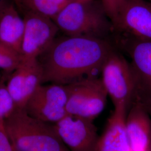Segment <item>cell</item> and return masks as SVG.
I'll list each match as a JSON object with an SVG mask.
<instances>
[{
  "instance_id": "obj_1",
  "label": "cell",
  "mask_w": 151,
  "mask_h": 151,
  "mask_svg": "<svg viewBox=\"0 0 151 151\" xmlns=\"http://www.w3.org/2000/svg\"><path fill=\"white\" fill-rule=\"evenodd\" d=\"M114 48L108 39L66 35L56 38L38 58L42 83L67 85L95 76Z\"/></svg>"
},
{
  "instance_id": "obj_2",
  "label": "cell",
  "mask_w": 151,
  "mask_h": 151,
  "mask_svg": "<svg viewBox=\"0 0 151 151\" xmlns=\"http://www.w3.org/2000/svg\"><path fill=\"white\" fill-rule=\"evenodd\" d=\"M4 128L15 151H69L54 124L32 117L24 109L16 108Z\"/></svg>"
},
{
  "instance_id": "obj_3",
  "label": "cell",
  "mask_w": 151,
  "mask_h": 151,
  "mask_svg": "<svg viewBox=\"0 0 151 151\" xmlns=\"http://www.w3.org/2000/svg\"><path fill=\"white\" fill-rule=\"evenodd\" d=\"M53 20L66 36L108 39L114 33L101 0H72Z\"/></svg>"
},
{
  "instance_id": "obj_4",
  "label": "cell",
  "mask_w": 151,
  "mask_h": 151,
  "mask_svg": "<svg viewBox=\"0 0 151 151\" xmlns=\"http://www.w3.org/2000/svg\"><path fill=\"white\" fill-rule=\"evenodd\" d=\"M115 42L129 55L135 86V101L151 104V41L116 33Z\"/></svg>"
},
{
  "instance_id": "obj_5",
  "label": "cell",
  "mask_w": 151,
  "mask_h": 151,
  "mask_svg": "<svg viewBox=\"0 0 151 151\" xmlns=\"http://www.w3.org/2000/svg\"><path fill=\"white\" fill-rule=\"evenodd\" d=\"M101 80L114 107L123 105L128 111L135 101V82L129 62L115 48L103 64Z\"/></svg>"
},
{
  "instance_id": "obj_6",
  "label": "cell",
  "mask_w": 151,
  "mask_h": 151,
  "mask_svg": "<svg viewBox=\"0 0 151 151\" xmlns=\"http://www.w3.org/2000/svg\"><path fill=\"white\" fill-rule=\"evenodd\" d=\"M68 115L93 120L106 106L108 92L101 79L96 76L81 78L66 85Z\"/></svg>"
},
{
  "instance_id": "obj_7",
  "label": "cell",
  "mask_w": 151,
  "mask_h": 151,
  "mask_svg": "<svg viewBox=\"0 0 151 151\" xmlns=\"http://www.w3.org/2000/svg\"><path fill=\"white\" fill-rule=\"evenodd\" d=\"M67 98L66 85L42 83L29 98L24 109L35 118L55 124L67 115Z\"/></svg>"
},
{
  "instance_id": "obj_8",
  "label": "cell",
  "mask_w": 151,
  "mask_h": 151,
  "mask_svg": "<svg viewBox=\"0 0 151 151\" xmlns=\"http://www.w3.org/2000/svg\"><path fill=\"white\" fill-rule=\"evenodd\" d=\"M22 58H38L48 48L60 31L53 20L32 12H25Z\"/></svg>"
},
{
  "instance_id": "obj_9",
  "label": "cell",
  "mask_w": 151,
  "mask_h": 151,
  "mask_svg": "<svg viewBox=\"0 0 151 151\" xmlns=\"http://www.w3.org/2000/svg\"><path fill=\"white\" fill-rule=\"evenodd\" d=\"M54 126L69 151H96L100 136L93 120L67 115Z\"/></svg>"
},
{
  "instance_id": "obj_10",
  "label": "cell",
  "mask_w": 151,
  "mask_h": 151,
  "mask_svg": "<svg viewBox=\"0 0 151 151\" xmlns=\"http://www.w3.org/2000/svg\"><path fill=\"white\" fill-rule=\"evenodd\" d=\"M114 32L151 41V2L126 0L114 26Z\"/></svg>"
},
{
  "instance_id": "obj_11",
  "label": "cell",
  "mask_w": 151,
  "mask_h": 151,
  "mask_svg": "<svg viewBox=\"0 0 151 151\" xmlns=\"http://www.w3.org/2000/svg\"><path fill=\"white\" fill-rule=\"evenodd\" d=\"M43 72L38 58H22L11 72L6 85L16 108L24 109L27 101L42 83Z\"/></svg>"
},
{
  "instance_id": "obj_12",
  "label": "cell",
  "mask_w": 151,
  "mask_h": 151,
  "mask_svg": "<svg viewBox=\"0 0 151 151\" xmlns=\"http://www.w3.org/2000/svg\"><path fill=\"white\" fill-rule=\"evenodd\" d=\"M125 125L131 151H151V117L142 104H133Z\"/></svg>"
},
{
  "instance_id": "obj_13",
  "label": "cell",
  "mask_w": 151,
  "mask_h": 151,
  "mask_svg": "<svg viewBox=\"0 0 151 151\" xmlns=\"http://www.w3.org/2000/svg\"><path fill=\"white\" fill-rule=\"evenodd\" d=\"M127 113L125 105L114 107L105 129L100 136L96 151H131L125 125Z\"/></svg>"
},
{
  "instance_id": "obj_14",
  "label": "cell",
  "mask_w": 151,
  "mask_h": 151,
  "mask_svg": "<svg viewBox=\"0 0 151 151\" xmlns=\"http://www.w3.org/2000/svg\"><path fill=\"white\" fill-rule=\"evenodd\" d=\"M24 30V18L14 6L7 5L0 15V42L22 54Z\"/></svg>"
},
{
  "instance_id": "obj_15",
  "label": "cell",
  "mask_w": 151,
  "mask_h": 151,
  "mask_svg": "<svg viewBox=\"0 0 151 151\" xmlns=\"http://www.w3.org/2000/svg\"><path fill=\"white\" fill-rule=\"evenodd\" d=\"M72 0H17L24 12H32L53 20Z\"/></svg>"
},
{
  "instance_id": "obj_16",
  "label": "cell",
  "mask_w": 151,
  "mask_h": 151,
  "mask_svg": "<svg viewBox=\"0 0 151 151\" xmlns=\"http://www.w3.org/2000/svg\"><path fill=\"white\" fill-rule=\"evenodd\" d=\"M22 60L21 54L0 42V69L11 73Z\"/></svg>"
},
{
  "instance_id": "obj_17",
  "label": "cell",
  "mask_w": 151,
  "mask_h": 151,
  "mask_svg": "<svg viewBox=\"0 0 151 151\" xmlns=\"http://www.w3.org/2000/svg\"><path fill=\"white\" fill-rule=\"evenodd\" d=\"M15 109V104L7 87L0 85V124H4Z\"/></svg>"
},
{
  "instance_id": "obj_18",
  "label": "cell",
  "mask_w": 151,
  "mask_h": 151,
  "mask_svg": "<svg viewBox=\"0 0 151 151\" xmlns=\"http://www.w3.org/2000/svg\"><path fill=\"white\" fill-rule=\"evenodd\" d=\"M126 0H101L113 25H115Z\"/></svg>"
},
{
  "instance_id": "obj_19",
  "label": "cell",
  "mask_w": 151,
  "mask_h": 151,
  "mask_svg": "<svg viewBox=\"0 0 151 151\" xmlns=\"http://www.w3.org/2000/svg\"><path fill=\"white\" fill-rule=\"evenodd\" d=\"M0 151H15L4 129V124L0 125Z\"/></svg>"
},
{
  "instance_id": "obj_20",
  "label": "cell",
  "mask_w": 151,
  "mask_h": 151,
  "mask_svg": "<svg viewBox=\"0 0 151 151\" xmlns=\"http://www.w3.org/2000/svg\"><path fill=\"white\" fill-rule=\"evenodd\" d=\"M7 5L5 3V0H0V15Z\"/></svg>"
},
{
  "instance_id": "obj_21",
  "label": "cell",
  "mask_w": 151,
  "mask_h": 151,
  "mask_svg": "<svg viewBox=\"0 0 151 151\" xmlns=\"http://www.w3.org/2000/svg\"><path fill=\"white\" fill-rule=\"evenodd\" d=\"M145 107L147 109L148 112L150 114V115L151 117V104L150 105H148V106H145Z\"/></svg>"
},
{
  "instance_id": "obj_22",
  "label": "cell",
  "mask_w": 151,
  "mask_h": 151,
  "mask_svg": "<svg viewBox=\"0 0 151 151\" xmlns=\"http://www.w3.org/2000/svg\"><path fill=\"white\" fill-rule=\"evenodd\" d=\"M146 1H149V2H151V0H146Z\"/></svg>"
},
{
  "instance_id": "obj_23",
  "label": "cell",
  "mask_w": 151,
  "mask_h": 151,
  "mask_svg": "<svg viewBox=\"0 0 151 151\" xmlns=\"http://www.w3.org/2000/svg\"><path fill=\"white\" fill-rule=\"evenodd\" d=\"M17 1V0H14V1L15 2V3H16V1Z\"/></svg>"
},
{
  "instance_id": "obj_24",
  "label": "cell",
  "mask_w": 151,
  "mask_h": 151,
  "mask_svg": "<svg viewBox=\"0 0 151 151\" xmlns=\"http://www.w3.org/2000/svg\"><path fill=\"white\" fill-rule=\"evenodd\" d=\"M0 125H1V124H0Z\"/></svg>"
}]
</instances>
